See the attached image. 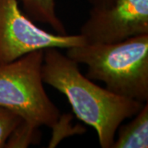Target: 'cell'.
I'll use <instances>...</instances> for the list:
<instances>
[{
	"label": "cell",
	"instance_id": "obj_3",
	"mask_svg": "<svg viewBox=\"0 0 148 148\" xmlns=\"http://www.w3.org/2000/svg\"><path fill=\"white\" fill-rule=\"evenodd\" d=\"M43 57L44 49H40L0 65V106L31 125L53 127L60 111L43 86Z\"/></svg>",
	"mask_w": 148,
	"mask_h": 148
},
{
	"label": "cell",
	"instance_id": "obj_5",
	"mask_svg": "<svg viewBox=\"0 0 148 148\" xmlns=\"http://www.w3.org/2000/svg\"><path fill=\"white\" fill-rule=\"evenodd\" d=\"M79 34L86 44H113L148 34V0H113L92 7Z\"/></svg>",
	"mask_w": 148,
	"mask_h": 148
},
{
	"label": "cell",
	"instance_id": "obj_7",
	"mask_svg": "<svg viewBox=\"0 0 148 148\" xmlns=\"http://www.w3.org/2000/svg\"><path fill=\"white\" fill-rule=\"evenodd\" d=\"M27 15L34 21L49 25L58 34H67L55 11V0H20Z\"/></svg>",
	"mask_w": 148,
	"mask_h": 148
},
{
	"label": "cell",
	"instance_id": "obj_9",
	"mask_svg": "<svg viewBox=\"0 0 148 148\" xmlns=\"http://www.w3.org/2000/svg\"><path fill=\"white\" fill-rule=\"evenodd\" d=\"M22 120L16 114L0 106V148L5 147L12 132Z\"/></svg>",
	"mask_w": 148,
	"mask_h": 148
},
{
	"label": "cell",
	"instance_id": "obj_2",
	"mask_svg": "<svg viewBox=\"0 0 148 148\" xmlns=\"http://www.w3.org/2000/svg\"><path fill=\"white\" fill-rule=\"evenodd\" d=\"M66 55L87 66L86 77L104 82L123 97L148 101V34L113 44H84L67 49Z\"/></svg>",
	"mask_w": 148,
	"mask_h": 148
},
{
	"label": "cell",
	"instance_id": "obj_10",
	"mask_svg": "<svg viewBox=\"0 0 148 148\" xmlns=\"http://www.w3.org/2000/svg\"><path fill=\"white\" fill-rule=\"evenodd\" d=\"M92 7H103L110 4L113 0H88Z\"/></svg>",
	"mask_w": 148,
	"mask_h": 148
},
{
	"label": "cell",
	"instance_id": "obj_8",
	"mask_svg": "<svg viewBox=\"0 0 148 148\" xmlns=\"http://www.w3.org/2000/svg\"><path fill=\"white\" fill-rule=\"evenodd\" d=\"M40 131L39 127L22 121L12 132L7 140L5 147L25 148L32 144H38L40 141Z\"/></svg>",
	"mask_w": 148,
	"mask_h": 148
},
{
	"label": "cell",
	"instance_id": "obj_1",
	"mask_svg": "<svg viewBox=\"0 0 148 148\" xmlns=\"http://www.w3.org/2000/svg\"><path fill=\"white\" fill-rule=\"evenodd\" d=\"M42 80L65 95L77 119L95 129L102 148H112L123 120L145 105L95 84L82 74L79 64L57 48L44 49Z\"/></svg>",
	"mask_w": 148,
	"mask_h": 148
},
{
	"label": "cell",
	"instance_id": "obj_4",
	"mask_svg": "<svg viewBox=\"0 0 148 148\" xmlns=\"http://www.w3.org/2000/svg\"><path fill=\"white\" fill-rule=\"evenodd\" d=\"M86 44L82 35L50 33L35 25L18 0H0V65L48 48L69 49Z\"/></svg>",
	"mask_w": 148,
	"mask_h": 148
},
{
	"label": "cell",
	"instance_id": "obj_6",
	"mask_svg": "<svg viewBox=\"0 0 148 148\" xmlns=\"http://www.w3.org/2000/svg\"><path fill=\"white\" fill-rule=\"evenodd\" d=\"M134 116L132 121L118 128V138L114 139L112 148L148 147L147 102Z\"/></svg>",
	"mask_w": 148,
	"mask_h": 148
}]
</instances>
